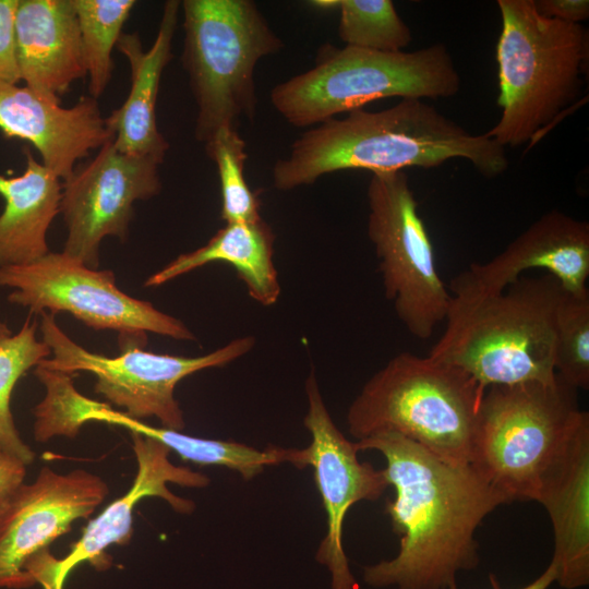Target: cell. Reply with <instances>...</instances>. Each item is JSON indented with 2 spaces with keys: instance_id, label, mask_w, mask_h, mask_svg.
<instances>
[{
  "instance_id": "obj_1",
  "label": "cell",
  "mask_w": 589,
  "mask_h": 589,
  "mask_svg": "<svg viewBox=\"0 0 589 589\" xmlns=\"http://www.w3.org/2000/svg\"><path fill=\"white\" fill-rule=\"evenodd\" d=\"M385 460L384 474L395 489L385 513L399 536L398 554L363 567L375 588L448 589L460 572L479 564L474 533L495 508L508 504L470 464H454L394 432L354 442Z\"/></svg>"
},
{
  "instance_id": "obj_2",
  "label": "cell",
  "mask_w": 589,
  "mask_h": 589,
  "mask_svg": "<svg viewBox=\"0 0 589 589\" xmlns=\"http://www.w3.org/2000/svg\"><path fill=\"white\" fill-rule=\"evenodd\" d=\"M455 158L485 178L508 168L505 148L486 133H470L422 99L402 98L380 111L359 108L309 129L275 163L273 184L289 191L336 171L430 169Z\"/></svg>"
},
{
  "instance_id": "obj_3",
  "label": "cell",
  "mask_w": 589,
  "mask_h": 589,
  "mask_svg": "<svg viewBox=\"0 0 589 589\" xmlns=\"http://www.w3.org/2000/svg\"><path fill=\"white\" fill-rule=\"evenodd\" d=\"M562 287L550 274L521 276L505 290L453 297L446 328L428 356L456 366L484 389L553 382L555 310Z\"/></svg>"
},
{
  "instance_id": "obj_4",
  "label": "cell",
  "mask_w": 589,
  "mask_h": 589,
  "mask_svg": "<svg viewBox=\"0 0 589 589\" xmlns=\"http://www.w3.org/2000/svg\"><path fill=\"white\" fill-rule=\"evenodd\" d=\"M497 123L486 132L501 146L519 147L578 98L588 59L581 24L542 16L533 0H497Z\"/></svg>"
},
{
  "instance_id": "obj_5",
  "label": "cell",
  "mask_w": 589,
  "mask_h": 589,
  "mask_svg": "<svg viewBox=\"0 0 589 589\" xmlns=\"http://www.w3.org/2000/svg\"><path fill=\"white\" fill-rule=\"evenodd\" d=\"M577 390L557 375L485 388L469 464L508 504L538 502L585 413Z\"/></svg>"
},
{
  "instance_id": "obj_6",
  "label": "cell",
  "mask_w": 589,
  "mask_h": 589,
  "mask_svg": "<svg viewBox=\"0 0 589 589\" xmlns=\"http://www.w3.org/2000/svg\"><path fill=\"white\" fill-rule=\"evenodd\" d=\"M484 390L456 366L400 352L353 399L348 431L358 441L394 432L446 461L469 464Z\"/></svg>"
},
{
  "instance_id": "obj_7",
  "label": "cell",
  "mask_w": 589,
  "mask_h": 589,
  "mask_svg": "<svg viewBox=\"0 0 589 589\" xmlns=\"http://www.w3.org/2000/svg\"><path fill=\"white\" fill-rule=\"evenodd\" d=\"M460 84L443 44L400 52L325 44L314 67L277 84L271 101L288 123L303 128L383 98L452 97Z\"/></svg>"
},
{
  "instance_id": "obj_8",
  "label": "cell",
  "mask_w": 589,
  "mask_h": 589,
  "mask_svg": "<svg viewBox=\"0 0 589 589\" xmlns=\"http://www.w3.org/2000/svg\"><path fill=\"white\" fill-rule=\"evenodd\" d=\"M182 67L197 115L195 137L206 143L218 130L252 120L257 62L283 41L250 0H184Z\"/></svg>"
},
{
  "instance_id": "obj_9",
  "label": "cell",
  "mask_w": 589,
  "mask_h": 589,
  "mask_svg": "<svg viewBox=\"0 0 589 589\" xmlns=\"http://www.w3.org/2000/svg\"><path fill=\"white\" fill-rule=\"evenodd\" d=\"M41 340L51 356L40 365L71 374L95 375V392L109 404L124 409L130 418H156L163 428L182 431L185 422L175 398L176 385L184 377L209 368H220L248 353L254 347L251 336L235 338L225 346L199 357H181L146 351L122 337V352L106 357L74 342L57 324L55 314H40Z\"/></svg>"
},
{
  "instance_id": "obj_10",
  "label": "cell",
  "mask_w": 589,
  "mask_h": 589,
  "mask_svg": "<svg viewBox=\"0 0 589 589\" xmlns=\"http://www.w3.org/2000/svg\"><path fill=\"white\" fill-rule=\"evenodd\" d=\"M368 237L385 297L418 339L446 320L452 294L442 280L426 227L405 171L374 172L366 191Z\"/></svg>"
},
{
  "instance_id": "obj_11",
  "label": "cell",
  "mask_w": 589,
  "mask_h": 589,
  "mask_svg": "<svg viewBox=\"0 0 589 589\" xmlns=\"http://www.w3.org/2000/svg\"><path fill=\"white\" fill-rule=\"evenodd\" d=\"M0 287L12 288L8 301L31 313L67 312L93 329L117 330L121 336L146 337L151 332L177 340L195 339L180 320L120 290L111 271L91 268L63 252L0 267Z\"/></svg>"
},
{
  "instance_id": "obj_12",
  "label": "cell",
  "mask_w": 589,
  "mask_h": 589,
  "mask_svg": "<svg viewBox=\"0 0 589 589\" xmlns=\"http://www.w3.org/2000/svg\"><path fill=\"white\" fill-rule=\"evenodd\" d=\"M154 158L120 152L113 136L62 182L60 213L68 230L63 253L97 269L104 238H128L136 201L161 190Z\"/></svg>"
},
{
  "instance_id": "obj_13",
  "label": "cell",
  "mask_w": 589,
  "mask_h": 589,
  "mask_svg": "<svg viewBox=\"0 0 589 589\" xmlns=\"http://www.w3.org/2000/svg\"><path fill=\"white\" fill-rule=\"evenodd\" d=\"M308 413L304 426L311 443L303 449L286 448V462L299 469L311 466L327 516V532L316 561L330 573L332 589H359L342 546V525L349 508L360 501H375L389 486L383 470L358 459L350 442L334 423L320 392L315 373L305 381Z\"/></svg>"
},
{
  "instance_id": "obj_14",
  "label": "cell",
  "mask_w": 589,
  "mask_h": 589,
  "mask_svg": "<svg viewBox=\"0 0 589 589\" xmlns=\"http://www.w3.org/2000/svg\"><path fill=\"white\" fill-rule=\"evenodd\" d=\"M108 493L107 483L84 469L59 473L46 466L33 482H24L0 512V589L35 585L26 563L75 520L88 518Z\"/></svg>"
},
{
  "instance_id": "obj_15",
  "label": "cell",
  "mask_w": 589,
  "mask_h": 589,
  "mask_svg": "<svg viewBox=\"0 0 589 589\" xmlns=\"http://www.w3.org/2000/svg\"><path fill=\"white\" fill-rule=\"evenodd\" d=\"M137 470L129 491L111 502L85 528L82 537L63 558H56L49 550L31 558L25 573L44 589H63L70 573L83 562L97 568L109 566L105 551L112 544H125L132 534L133 509L145 497H160L180 514H190L195 504L173 494L167 483L185 488H205L208 477L169 460L170 449L160 442L131 433Z\"/></svg>"
},
{
  "instance_id": "obj_16",
  "label": "cell",
  "mask_w": 589,
  "mask_h": 589,
  "mask_svg": "<svg viewBox=\"0 0 589 589\" xmlns=\"http://www.w3.org/2000/svg\"><path fill=\"white\" fill-rule=\"evenodd\" d=\"M530 269H544L563 290L586 291L589 278V224L553 209L533 221L501 253L472 263L449 284L453 297L498 293Z\"/></svg>"
},
{
  "instance_id": "obj_17",
  "label": "cell",
  "mask_w": 589,
  "mask_h": 589,
  "mask_svg": "<svg viewBox=\"0 0 589 589\" xmlns=\"http://www.w3.org/2000/svg\"><path fill=\"white\" fill-rule=\"evenodd\" d=\"M0 131L7 139L28 142L41 163L65 180L93 149L113 135L97 99L81 97L72 107H61L26 86L0 81Z\"/></svg>"
},
{
  "instance_id": "obj_18",
  "label": "cell",
  "mask_w": 589,
  "mask_h": 589,
  "mask_svg": "<svg viewBox=\"0 0 589 589\" xmlns=\"http://www.w3.org/2000/svg\"><path fill=\"white\" fill-rule=\"evenodd\" d=\"M15 47L21 81L43 98L60 104L86 76L72 0H19Z\"/></svg>"
},
{
  "instance_id": "obj_19",
  "label": "cell",
  "mask_w": 589,
  "mask_h": 589,
  "mask_svg": "<svg viewBox=\"0 0 589 589\" xmlns=\"http://www.w3.org/2000/svg\"><path fill=\"white\" fill-rule=\"evenodd\" d=\"M181 2H165L154 44L143 49L137 33H122L116 48L131 70L130 92L124 103L106 118L115 146L123 153L164 161L169 143L157 127L156 103L163 72L172 58V41Z\"/></svg>"
},
{
  "instance_id": "obj_20",
  "label": "cell",
  "mask_w": 589,
  "mask_h": 589,
  "mask_svg": "<svg viewBox=\"0 0 589 589\" xmlns=\"http://www.w3.org/2000/svg\"><path fill=\"white\" fill-rule=\"evenodd\" d=\"M538 502L554 532L556 582L564 589L589 584V413L586 411L570 446L544 485Z\"/></svg>"
},
{
  "instance_id": "obj_21",
  "label": "cell",
  "mask_w": 589,
  "mask_h": 589,
  "mask_svg": "<svg viewBox=\"0 0 589 589\" xmlns=\"http://www.w3.org/2000/svg\"><path fill=\"white\" fill-rule=\"evenodd\" d=\"M26 167L21 176L0 175V267L33 263L50 251L47 232L60 213V177L23 148Z\"/></svg>"
},
{
  "instance_id": "obj_22",
  "label": "cell",
  "mask_w": 589,
  "mask_h": 589,
  "mask_svg": "<svg viewBox=\"0 0 589 589\" xmlns=\"http://www.w3.org/2000/svg\"><path fill=\"white\" fill-rule=\"evenodd\" d=\"M274 240L273 230L263 219L226 224L205 245L180 254L151 275L144 286L158 287L206 264L225 262L236 269L253 300L264 306L273 305L280 296L273 261Z\"/></svg>"
},
{
  "instance_id": "obj_23",
  "label": "cell",
  "mask_w": 589,
  "mask_h": 589,
  "mask_svg": "<svg viewBox=\"0 0 589 589\" xmlns=\"http://www.w3.org/2000/svg\"><path fill=\"white\" fill-rule=\"evenodd\" d=\"M98 421L152 437L177 453L183 460L202 466H224L236 470L244 480L260 474L266 466L286 462V448L269 446L257 450L232 441L208 440L183 434L181 431L152 426L128 417L122 411L100 402L93 408L87 422Z\"/></svg>"
},
{
  "instance_id": "obj_24",
  "label": "cell",
  "mask_w": 589,
  "mask_h": 589,
  "mask_svg": "<svg viewBox=\"0 0 589 589\" xmlns=\"http://www.w3.org/2000/svg\"><path fill=\"white\" fill-rule=\"evenodd\" d=\"M72 3L79 22L88 93L97 99L111 80L112 50L136 1L72 0Z\"/></svg>"
},
{
  "instance_id": "obj_25",
  "label": "cell",
  "mask_w": 589,
  "mask_h": 589,
  "mask_svg": "<svg viewBox=\"0 0 589 589\" xmlns=\"http://www.w3.org/2000/svg\"><path fill=\"white\" fill-rule=\"evenodd\" d=\"M50 356V348L36 338V323L29 317L16 334L0 341V446L26 465L34 461L35 453L16 429L11 396L17 381Z\"/></svg>"
},
{
  "instance_id": "obj_26",
  "label": "cell",
  "mask_w": 589,
  "mask_h": 589,
  "mask_svg": "<svg viewBox=\"0 0 589 589\" xmlns=\"http://www.w3.org/2000/svg\"><path fill=\"white\" fill-rule=\"evenodd\" d=\"M338 36L346 46L400 52L412 41L408 25L390 0H338Z\"/></svg>"
},
{
  "instance_id": "obj_27",
  "label": "cell",
  "mask_w": 589,
  "mask_h": 589,
  "mask_svg": "<svg viewBox=\"0 0 589 589\" xmlns=\"http://www.w3.org/2000/svg\"><path fill=\"white\" fill-rule=\"evenodd\" d=\"M554 369L576 389L589 388V290L562 289L555 310Z\"/></svg>"
},
{
  "instance_id": "obj_28",
  "label": "cell",
  "mask_w": 589,
  "mask_h": 589,
  "mask_svg": "<svg viewBox=\"0 0 589 589\" xmlns=\"http://www.w3.org/2000/svg\"><path fill=\"white\" fill-rule=\"evenodd\" d=\"M215 163L220 181L221 218L226 224L254 223L262 219L260 201L244 178L245 142L236 128L218 130L204 143Z\"/></svg>"
},
{
  "instance_id": "obj_29",
  "label": "cell",
  "mask_w": 589,
  "mask_h": 589,
  "mask_svg": "<svg viewBox=\"0 0 589 589\" xmlns=\"http://www.w3.org/2000/svg\"><path fill=\"white\" fill-rule=\"evenodd\" d=\"M46 389L34 408V437L44 443L55 436L75 437L96 400L82 395L74 386V375L38 364L34 371Z\"/></svg>"
},
{
  "instance_id": "obj_30",
  "label": "cell",
  "mask_w": 589,
  "mask_h": 589,
  "mask_svg": "<svg viewBox=\"0 0 589 589\" xmlns=\"http://www.w3.org/2000/svg\"><path fill=\"white\" fill-rule=\"evenodd\" d=\"M19 0H0V81L21 82L15 47V13Z\"/></svg>"
},
{
  "instance_id": "obj_31",
  "label": "cell",
  "mask_w": 589,
  "mask_h": 589,
  "mask_svg": "<svg viewBox=\"0 0 589 589\" xmlns=\"http://www.w3.org/2000/svg\"><path fill=\"white\" fill-rule=\"evenodd\" d=\"M536 10L544 17L580 24L589 17L588 0H533Z\"/></svg>"
},
{
  "instance_id": "obj_32",
  "label": "cell",
  "mask_w": 589,
  "mask_h": 589,
  "mask_svg": "<svg viewBox=\"0 0 589 589\" xmlns=\"http://www.w3.org/2000/svg\"><path fill=\"white\" fill-rule=\"evenodd\" d=\"M26 464L0 446V512L24 483Z\"/></svg>"
},
{
  "instance_id": "obj_33",
  "label": "cell",
  "mask_w": 589,
  "mask_h": 589,
  "mask_svg": "<svg viewBox=\"0 0 589 589\" xmlns=\"http://www.w3.org/2000/svg\"><path fill=\"white\" fill-rule=\"evenodd\" d=\"M557 570L555 564L551 561L544 572L539 575L533 581L520 589H548L552 584L556 582ZM493 589H501L494 576L490 577Z\"/></svg>"
},
{
  "instance_id": "obj_34",
  "label": "cell",
  "mask_w": 589,
  "mask_h": 589,
  "mask_svg": "<svg viewBox=\"0 0 589 589\" xmlns=\"http://www.w3.org/2000/svg\"><path fill=\"white\" fill-rule=\"evenodd\" d=\"M12 335L11 329L5 323L0 322V341Z\"/></svg>"
},
{
  "instance_id": "obj_35",
  "label": "cell",
  "mask_w": 589,
  "mask_h": 589,
  "mask_svg": "<svg viewBox=\"0 0 589 589\" xmlns=\"http://www.w3.org/2000/svg\"><path fill=\"white\" fill-rule=\"evenodd\" d=\"M448 589H458L457 584L452 585Z\"/></svg>"
}]
</instances>
